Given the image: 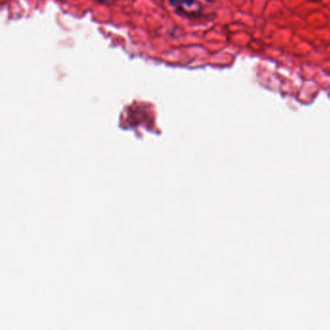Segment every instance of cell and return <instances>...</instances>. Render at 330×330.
<instances>
[{
  "label": "cell",
  "mask_w": 330,
  "mask_h": 330,
  "mask_svg": "<svg viewBox=\"0 0 330 330\" xmlns=\"http://www.w3.org/2000/svg\"><path fill=\"white\" fill-rule=\"evenodd\" d=\"M207 1H210V0H207Z\"/></svg>",
  "instance_id": "3"
},
{
  "label": "cell",
  "mask_w": 330,
  "mask_h": 330,
  "mask_svg": "<svg viewBox=\"0 0 330 330\" xmlns=\"http://www.w3.org/2000/svg\"><path fill=\"white\" fill-rule=\"evenodd\" d=\"M98 1H100V2H106L107 0H98Z\"/></svg>",
  "instance_id": "2"
},
{
  "label": "cell",
  "mask_w": 330,
  "mask_h": 330,
  "mask_svg": "<svg viewBox=\"0 0 330 330\" xmlns=\"http://www.w3.org/2000/svg\"><path fill=\"white\" fill-rule=\"evenodd\" d=\"M170 3L175 8L182 10L184 7H192L195 5V0H170Z\"/></svg>",
  "instance_id": "1"
}]
</instances>
